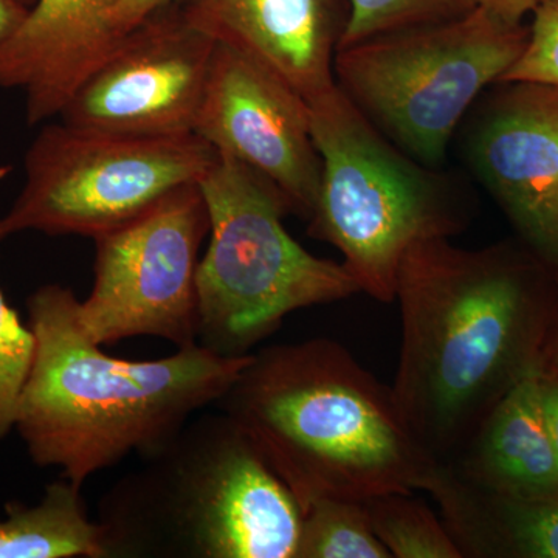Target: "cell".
<instances>
[{
	"label": "cell",
	"instance_id": "1",
	"mask_svg": "<svg viewBox=\"0 0 558 558\" xmlns=\"http://www.w3.org/2000/svg\"><path fill=\"white\" fill-rule=\"evenodd\" d=\"M534 250L418 242L402 260L395 301L402 344L392 398L438 464L468 446L499 400L542 365L545 279Z\"/></svg>",
	"mask_w": 558,
	"mask_h": 558
},
{
	"label": "cell",
	"instance_id": "2",
	"mask_svg": "<svg viewBox=\"0 0 558 558\" xmlns=\"http://www.w3.org/2000/svg\"><path fill=\"white\" fill-rule=\"evenodd\" d=\"M72 289L43 286L27 300L35 359L17 405V433L38 468L83 487L137 453L146 458L216 405L252 354L194 344L160 360L110 357L80 322Z\"/></svg>",
	"mask_w": 558,
	"mask_h": 558
},
{
	"label": "cell",
	"instance_id": "3",
	"mask_svg": "<svg viewBox=\"0 0 558 558\" xmlns=\"http://www.w3.org/2000/svg\"><path fill=\"white\" fill-rule=\"evenodd\" d=\"M216 405L303 512L322 498L428 492L438 470L400 417L391 387L336 340L260 349Z\"/></svg>",
	"mask_w": 558,
	"mask_h": 558
},
{
	"label": "cell",
	"instance_id": "4",
	"mask_svg": "<svg viewBox=\"0 0 558 558\" xmlns=\"http://www.w3.org/2000/svg\"><path fill=\"white\" fill-rule=\"evenodd\" d=\"M98 523L108 558H295L303 509L220 411L113 484Z\"/></svg>",
	"mask_w": 558,
	"mask_h": 558
},
{
	"label": "cell",
	"instance_id": "5",
	"mask_svg": "<svg viewBox=\"0 0 558 558\" xmlns=\"http://www.w3.org/2000/svg\"><path fill=\"white\" fill-rule=\"evenodd\" d=\"M307 106L322 159L307 234L339 250L360 293L392 303L411 247L468 229L472 191L389 142L339 86Z\"/></svg>",
	"mask_w": 558,
	"mask_h": 558
},
{
	"label": "cell",
	"instance_id": "6",
	"mask_svg": "<svg viewBox=\"0 0 558 558\" xmlns=\"http://www.w3.org/2000/svg\"><path fill=\"white\" fill-rule=\"evenodd\" d=\"M199 186L209 216V245L197 267L201 347L250 354L292 312L360 293L343 264L290 236L288 201L258 172L218 154Z\"/></svg>",
	"mask_w": 558,
	"mask_h": 558
},
{
	"label": "cell",
	"instance_id": "7",
	"mask_svg": "<svg viewBox=\"0 0 558 558\" xmlns=\"http://www.w3.org/2000/svg\"><path fill=\"white\" fill-rule=\"evenodd\" d=\"M529 27L473 9L457 20L340 47L337 86L403 153L442 168L475 102L523 53Z\"/></svg>",
	"mask_w": 558,
	"mask_h": 558
},
{
	"label": "cell",
	"instance_id": "8",
	"mask_svg": "<svg viewBox=\"0 0 558 558\" xmlns=\"http://www.w3.org/2000/svg\"><path fill=\"white\" fill-rule=\"evenodd\" d=\"M218 153L196 134L148 137L44 124L25 153V182L0 218V241L24 231L95 240L171 191L199 183Z\"/></svg>",
	"mask_w": 558,
	"mask_h": 558
},
{
	"label": "cell",
	"instance_id": "9",
	"mask_svg": "<svg viewBox=\"0 0 558 558\" xmlns=\"http://www.w3.org/2000/svg\"><path fill=\"white\" fill-rule=\"evenodd\" d=\"M208 233L204 194L191 183L95 238L94 286L78 307L87 336L100 347L142 336L199 344L197 267Z\"/></svg>",
	"mask_w": 558,
	"mask_h": 558
},
{
	"label": "cell",
	"instance_id": "10",
	"mask_svg": "<svg viewBox=\"0 0 558 558\" xmlns=\"http://www.w3.org/2000/svg\"><path fill=\"white\" fill-rule=\"evenodd\" d=\"M216 40L165 7L119 40L61 109L60 120L113 134H194Z\"/></svg>",
	"mask_w": 558,
	"mask_h": 558
},
{
	"label": "cell",
	"instance_id": "11",
	"mask_svg": "<svg viewBox=\"0 0 558 558\" xmlns=\"http://www.w3.org/2000/svg\"><path fill=\"white\" fill-rule=\"evenodd\" d=\"M194 134L269 180L292 215L310 219L322 180L310 106L266 65L216 43Z\"/></svg>",
	"mask_w": 558,
	"mask_h": 558
},
{
	"label": "cell",
	"instance_id": "12",
	"mask_svg": "<svg viewBox=\"0 0 558 558\" xmlns=\"http://www.w3.org/2000/svg\"><path fill=\"white\" fill-rule=\"evenodd\" d=\"M461 128L469 170L524 244L558 269V87L494 84Z\"/></svg>",
	"mask_w": 558,
	"mask_h": 558
},
{
	"label": "cell",
	"instance_id": "13",
	"mask_svg": "<svg viewBox=\"0 0 558 558\" xmlns=\"http://www.w3.org/2000/svg\"><path fill=\"white\" fill-rule=\"evenodd\" d=\"M180 9L197 31L266 65L307 102L337 86L348 0H182Z\"/></svg>",
	"mask_w": 558,
	"mask_h": 558
},
{
	"label": "cell",
	"instance_id": "14",
	"mask_svg": "<svg viewBox=\"0 0 558 558\" xmlns=\"http://www.w3.org/2000/svg\"><path fill=\"white\" fill-rule=\"evenodd\" d=\"M119 0H36L0 43V89L25 94V119L38 126L61 109L97 68L106 21Z\"/></svg>",
	"mask_w": 558,
	"mask_h": 558
},
{
	"label": "cell",
	"instance_id": "15",
	"mask_svg": "<svg viewBox=\"0 0 558 558\" xmlns=\"http://www.w3.org/2000/svg\"><path fill=\"white\" fill-rule=\"evenodd\" d=\"M542 365L517 381L453 461L450 472L519 498L558 495V462L539 396Z\"/></svg>",
	"mask_w": 558,
	"mask_h": 558
},
{
	"label": "cell",
	"instance_id": "16",
	"mask_svg": "<svg viewBox=\"0 0 558 558\" xmlns=\"http://www.w3.org/2000/svg\"><path fill=\"white\" fill-rule=\"evenodd\" d=\"M428 494L462 558H558V495L510 497L459 478L444 465Z\"/></svg>",
	"mask_w": 558,
	"mask_h": 558
},
{
	"label": "cell",
	"instance_id": "17",
	"mask_svg": "<svg viewBox=\"0 0 558 558\" xmlns=\"http://www.w3.org/2000/svg\"><path fill=\"white\" fill-rule=\"evenodd\" d=\"M81 488L62 476L35 506L7 502L0 558H108L105 531L87 515Z\"/></svg>",
	"mask_w": 558,
	"mask_h": 558
},
{
	"label": "cell",
	"instance_id": "18",
	"mask_svg": "<svg viewBox=\"0 0 558 558\" xmlns=\"http://www.w3.org/2000/svg\"><path fill=\"white\" fill-rule=\"evenodd\" d=\"M371 527L391 558H462L442 517L414 494H381L363 501Z\"/></svg>",
	"mask_w": 558,
	"mask_h": 558
},
{
	"label": "cell",
	"instance_id": "19",
	"mask_svg": "<svg viewBox=\"0 0 558 558\" xmlns=\"http://www.w3.org/2000/svg\"><path fill=\"white\" fill-rule=\"evenodd\" d=\"M295 558H391L357 499L322 498L303 512Z\"/></svg>",
	"mask_w": 558,
	"mask_h": 558
},
{
	"label": "cell",
	"instance_id": "20",
	"mask_svg": "<svg viewBox=\"0 0 558 558\" xmlns=\"http://www.w3.org/2000/svg\"><path fill=\"white\" fill-rule=\"evenodd\" d=\"M349 22L340 47L385 33L457 20L476 9L473 0H348ZM339 47V49H340Z\"/></svg>",
	"mask_w": 558,
	"mask_h": 558
},
{
	"label": "cell",
	"instance_id": "21",
	"mask_svg": "<svg viewBox=\"0 0 558 558\" xmlns=\"http://www.w3.org/2000/svg\"><path fill=\"white\" fill-rule=\"evenodd\" d=\"M36 339L0 290V440L16 427L22 389L35 359Z\"/></svg>",
	"mask_w": 558,
	"mask_h": 558
},
{
	"label": "cell",
	"instance_id": "22",
	"mask_svg": "<svg viewBox=\"0 0 558 558\" xmlns=\"http://www.w3.org/2000/svg\"><path fill=\"white\" fill-rule=\"evenodd\" d=\"M532 14L526 47L499 83L558 87V0H542Z\"/></svg>",
	"mask_w": 558,
	"mask_h": 558
},
{
	"label": "cell",
	"instance_id": "23",
	"mask_svg": "<svg viewBox=\"0 0 558 558\" xmlns=\"http://www.w3.org/2000/svg\"><path fill=\"white\" fill-rule=\"evenodd\" d=\"M180 2L182 0H119L106 21L105 46H102L100 62L109 57L110 51L124 35L148 20L150 14Z\"/></svg>",
	"mask_w": 558,
	"mask_h": 558
},
{
	"label": "cell",
	"instance_id": "24",
	"mask_svg": "<svg viewBox=\"0 0 558 558\" xmlns=\"http://www.w3.org/2000/svg\"><path fill=\"white\" fill-rule=\"evenodd\" d=\"M539 396H542L543 414L548 427L550 442L558 462V373L543 363L539 374Z\"/></svg>",
	"mask_w": 558,
	"mask_h": 558
},
{
	"label": "cell",
	"instance_id": "25",
	"mask_svg": "<svg viewBox=\"0 0 558 558\" xmlns=\"http://www.w3.org/2000/svg\"><path fill=\"white\" fill-rule=\"evenodd\" d=\"M476 7L488 11L509 24H523L524 16L534 13L542 0H473Z\"/></svg>",
	"mask_w": 558,
	"mask_h": 558
},
{
	"label": "cell",
	"instance_id": "26",
	"mask_svg": "<svg viewBox=\"0 0 558 558\" xmlns=\"http://www.w3.org/2000/svg\"><path fill=\"white\" fill-rule=\"evenodd\" d=\"M27 11L13 0H0V43L16 31Z\"/></svg>",
	"mask_w": 558,
	"mask_h": 558
},
{
	"label": "cell",
	"instance_id": "27",
	"mask_svg": "<svg viewBox=\"0 0 558 558\" xmlns=\"http://www.w3.org/2000/svg\"><path fill=\"white\" fill-rule=\"evenodd\" d=\"M548 368L556 371L558 373V337L556 340V344H554V360H543Z\"/></svg>",
	"mask_w": 558,
	"mask_h": 558
},
{
	"label": "cell",
	"instance_id": "28",
	"mask_svg": "<svg viewBox=\"0 0 558 558\" xmlns=\"http://www.w3.org/2000/svg\"><path fill=\"white\" fill-rule=\"evenodd\" d=\"M13 2L20 3V5L25 7V9L31 10L33 7V3H35L36 0H13Z\"/></svg>",
	"mask_w": 558,
	"mask_h": 558
}]
</instances>
